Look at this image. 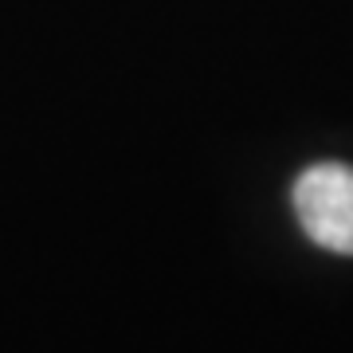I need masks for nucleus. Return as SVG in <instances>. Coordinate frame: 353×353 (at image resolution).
I'll return each mask as SVG.
<instances>
[{
  "label": "nucleus",
  "instance_id": "1",
  "mask_svg": "<svg viewBox=\"0 0 353 353\" xmlns=\"http://www.w3.org/2000/svg\"><path fill=\"white\" fill-rule=\"evenodd\" d=\"M294 212L318 248L353 255V169L338 161L310 165L294 181Z\"/></svg>",
  "mask_w": 353,
  "mask_h": 353
}]
</instances>
